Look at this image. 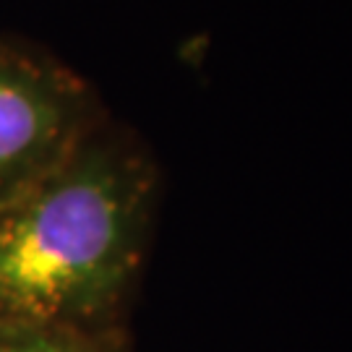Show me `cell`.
<instances>
[{"instance_id": "3957f363", "label": "cell", "mask_w": 352, "mask_h": 352, "mask_svg": "<svg viewBox=\"0 0 352 352\" xmlns=\"http://www.w3.org/2000/svg\"><path fill=\"white\" fill-rule=\"evenodd\" d=\"M0 352H131L128 329L81 331L42 324L0 321Z\"/></svg>"}, {"instance_id": "6da1fadb", "label": "cell", "mask_w": 352, "mask_h": 352, "mask_svg": "<svg viewBox=\"0 0 352 352\" xmlns=\"http://www.w3.org/2000/svg\"><path fill=\"white\" fill-rule=\"evenodd\" d=\"M157 193L149 151L102 123L55 170L0 204V321L123 331Z\"/></svg>"}, {"instance_id": "7a4b0ae2", "label": "cell", "mask_w": 352, "mask_h": 352, "mask_svg": "<svg viewBox=\"0 0 352 352\" xmlns=\"http://www.w3.org/2000/svg\"><path fill=\"white\" fill-rule=\"evenodd\" d=\"M102 123L100 100L76 71L0 39V204L55 170Z\"/></svg>"}]
</instances>
